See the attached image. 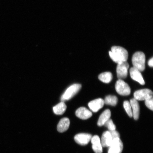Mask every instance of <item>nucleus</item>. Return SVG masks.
<instances>
[{
	"label": "nucleus",
	"mask_w": 153,
	"mask_h": 153,
	"mask_svg": "<svg viewBox=\"0 0 153 153\" xmlns=\"http://www.w3.org/2000/svg\"><path fill=\"white\" fill-rule=\"evenodd\" d=\"M110 58L114 62L118 64L126 62L128 57V53L124 48L120 46H114L111 48V51L109 52Z\"/></svg>",
	"instance_id": "1"
},
{
	"label": "nucleus",
	"mask_w": 153,
	"mask_h": 153,
	"mask_svg": "<svg viewBox=\"0 0 153 153\" xmlns=\"http://www.w3.org/2000/svg\"><path fill=\"white\" fill-rule=\"evenodd\" d=\"M145 60L146 57L144 53L141 51L136 52L132 58L133 67L140 72L143 71L145 68Z\"/></svg>",
	"instance_id": "2"
},
{
	"label": "nucleus",
	"mask_w": 153,
	"mask_h": 153,
	"mask_svg": "<svg viewBox=\"0 0 153 153\" xmlns=\"http://www.w3.org/2000/svg\"><path fill=\"white\" fill-rule=\"evenodd\" d=\"M82 85L79 84H74L67 89L61 98L62 102L70 100L76 95L81 89Z\"/></svg>",
	"instance_id": "3"
},
{
	"label": "nucleus",
	"mask_w": 153,
	"mask_h": 153,
	"mask_svg": "<svg viewBox=\"0 0 153 153\" xmlns=\"http://www.w3.org/2000/svg\"><path fill=\"white\" fill-rule=\"evenodd\" d=\"M115 89L117 92L120 95L128 96L131 93L129 86L122 79H118L116 82Z\"/></svg>",
	"instance_id": "4"
},
{
	"label": "nucleus",
	"mask_w": 153,
	"mask_h": 153,
	"mask_svg": "<svg viewBox=\"0 0 153 153\" xmlns=\"http://www.w3.org/2000/svg\"><path fill=\"white\" fill-rule=\"evenodd\" d=\"M129 68V64L127 61L118 64L116 72L117 77L119 79H125L127 77Z\"/></svg>",
	"instance_id": "5"
},
{
	"label": "nucleus",
	"mask_w": 153,
	"mask_h": 153,
	"mask_svg": "<svg viewBox=\"0 0 153 153\" xmlns=\"http://www.w3.org/2000/svg\"><path fill=\"white\" fill-rule=\"evenodd\" d=\"M153 94L152 91L148 89L139 90L134 93V98L137 100H145L153 97Z\"/></svg>",
	"instance_id": "6"
},
{
	"label": "nucleus",
	"mask_w": 153,
	"mask_h": 153,
	"mask_svg": "<svg viewBox=\"0 0 153 153\" xmlns=\"http://www.w3.org/2000/svg\"><path fill=\"white\" fill-rule=\"evenodd\" d=\"M109 147L108 153H121L123 148V143L120 138H116L113 140Z\"/></svg>",
	"instance_id": "7"
},
{
	"label": "nucleus",
	"mask_w": 153,
	"mask_h": 153,
	"mask_svg": "<svg viewBox=\"0 0 153 153\" xmlns=\"http://www.w3.org/2000/svg\"><path fill=\"white\" fill-rule=\"evenodd\" d=\"M92 137V136L90 134L79 133L75 136L74 139L78 144L83 146L88 144L91 141Z\"/></svg>",
	"instance_id": "8"
},
{
	"label": "nucleus",
	"mask_w": 153,
	"mask_h": 153,
	"mask_svg": "<svg viewBox=\"0 0 153 153\" xmlns=\"http://www.w3.org/2000/svg\"><path fill=\"white\" fill-rule=\"evenodd\" d=\"M130 74L131 77L133 80L138 82L141 85H144L145 82L142 74L139 71L134 67L130 69Z\"/></svg>",
	"instance_id": "9"
},
{
	"label": "nucleus",
	"mask_w": 153,
	"mask_h": 153,
	"mask_svg": "<svg viewBox=\"0 0 153 153\" xmlns=\"http://www.w3.org/2000/svg\"><path fill=\"white\" fill-rule=\"evenodd\" d=\"M104 100L99 98L90 101L88 103V106L93 112H97L104 106Z\"/></svg>",
	"instance_id": "10"
},
{
	"label": "nucleus",
	"mask_w": 153,
	"mask_h": 153,
	"mask_svg": "<svg viewBox=\"0 0 153 153\" xmlns=\"http://www.w3.org/2000/svg\"><path fill=\"white\" fill-rule=\"evenodd\" d=\"M91 142L92 144L93 150L95 153H102V146L98 136L95 135L92 137Z\"/></svg>",
	"instance_id": "11"
},
{
	"label": "nucleus",
	"mask_w": 153,
	"mask_h": 153,
	"mask_svg": "<svg viewBox=\"0 0 153 153\" xmlns=\"http://www.w3.org/2000/svg\"><path fill=\"white\" fill-rule=\"evenodd\" d=\"M76 115L80 119L85 120L91 118L92 116V113L85 107H81L76 110Z\"/></svg>",
	"instance_id": "12"
},
{
	"label": "nucleus",
	"mask_w": 153,
	"mask_h": 153,
	"mask_svg": "<svg viewBox=\"0 0 153 153\" xmlns=\"http://www.w3.org/2000/svg\"><path fill=\"white\" fill-rule=\"evenodd\" d=\"M130 103L131 109H132V110L134 119L137 120L139 118L140 113V106L138 101L134 98H133L130 100Z\"/></svg>",
	"instance_id": "13"
},
{
	"label": "nucleus",
	"mask_w": 153,
	"mask_h": 153,
	"mask_svg": "<svg viewBox=\"0 0 153 153\" xmlns=\"http://www.w3.org/2000/svg\"><path fill=\"white\" fill-rule=\"evenodd\" d=\"M70 125V120L68 118H62L57 125V131L60 133H63L68 129Z\"/></svg>",
	"instance_id": "14"
},
{
	"label": "nucleus",
	"mask_w": 153,
	"mask_h": 153,
	"mask_svg": "<svg viewBox=\"0 0 153 153\" xmlns=\"http://www.w3.org/2000/svg\"><path fill=\"white\" fill-rule=\"evenodd\" d=\"M113 139L109 131H106L103 133L101 139V144L103 147H109L112 142Z\"/></svg>",
	"instance_id": "15"
},
{
	"label": "nucleus",
	"mask_w": 153,
	"mask_h": 153,
	"mask_svg": "<svg viewBox=\"0 0 153 153\" xmlns=\"http://www.w3.org/2000/svg\"><path fill=\"white\" fill-rule=\"evenodd\" d=\"M111 112L110 110L107 109L104 111L101 114L97 122V125L99 126H104L108 120L110 119Z\"/></svg>",
	"instance_id": "16"
},
{
	"label": "nucleus",
	"mask_w": 153,
	"mask_h": 153,
	"mask_svg": "<svg viewBox=\"0 0 153 153\" xmlns=\"http://www.w3.org/2000/svg\"><path fill=\"white\" fill-rule=\"evenodd\" d=\"M67 106L64 102L62 101L53 107V110L54 114L58 115L64 114L66 110Z\"/></svg>",
	"instance_id": "17"
},
{
	"label": "nucleus",
	"mask_w": 153,
	"mask_h": 153,
	"mask_svg": "<svg viewBox=\"0 0 153 153\" xmlns=\"http://www.w3.org/2000/svg\"><path fill=\"white\" fill-rule=\"evenodd\" d=\"M113 78L111 73L106 72L101 74L98 76V78L100 81L104 83H109L112 81Z\"/></svg>",
	"instance_id": "18"
},
{
	"label": "nucleus",
	"mask_w": 153,
	"mask_h": 153,
	"mask_svg": "<svg viewBox=\"0 0 153 153\" xmlns=\"http://www.w3.org/2000/svg\"><path fill=\"white\" fill-rule=\"evenodd\" d=\"M104 101L105 104L115 106L117 104L118 98L115 96L109 95L105 97Z\"/></svg>",
	"instance_id": "19"
},
{
	"label": "nucleus",
	"mask_w": 153,
	"mask_h": 153,
	"mask_svg": "<svg viewBox=\"0 0 153 153\" xmlns=\"http://www.w3.org/2000/svg\"><path fill=\"white\" fill-rule=\"evenodd\" d=\"M123 106L128 115L130 117H132V110L131 105L130 104V102L128 101H124L123 103Z\"/></svg>",
	"instance_id": "20"
},
{
	"label": "nucleus",
	"mask_w": 153,
	"mask_h": 153,
	"mask_svg": "<svg viewBox=\"0 0 153 153\" xmlns=\"http://www.w3.org/2000/svg\"><path fill=\"white\" fill-rule=\"evenodd\" d=\"M104 125L105 127L108 128L109 131L115 130L116 128L115 125L114 124V123L112 120L111 119L108 120V121L105 123Z\"/></svg>",
	"instance_id": "21"
},
{
	"label": "nucleus",
	"mask_w": 153,
	"mask_h": 153,
	"mask_svg": "<svg viewBox=\"0 0 153 153\" xmlns=\"http://www.w3.org/2000/svg\"><path fill=\"white\" fill-rule=\"evenodd\" d=\"M145 104L147 108L151 110H153V97L145 100Z\"/></svg>",
	"instance_id": "22"
},
{
	"label": "nucleus",
	"mask_w": 153,
	"mask_h": 153,
	"mask_svg": "<svg viewBox=\"0 0 153 153\" xmlns=\"http://www.w3.org/2000/svg\"><path fill=\"white\" fill-rule=\"evenodd\" d=\"M110 132L111 136L113 140L116 138H120V135L119 133L115 130L113 131H109Z\"/></svg>",
	"instance_id": "23"
},
{
	"label": "nucleus",
	"mask_w": 153,
	"mask_h": 153,
	"mask_svg": "<svg viewBox=\"0 0 153 153\" xmlns=\"http://www.w3.org/2000/svg\"><path fill=\"white\" fill-rule=\"evenodd\" d=\"M153 57H152V58L150 59L149 60L148 64L149 66L151 67H152L153 66Z\"/></svg>",
	"instance_id": "24"
}]
</instances>
